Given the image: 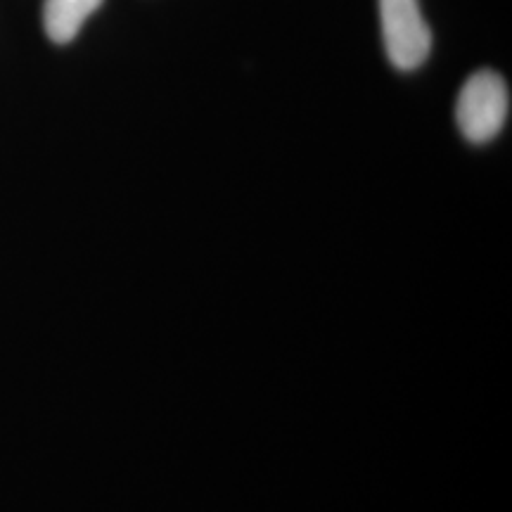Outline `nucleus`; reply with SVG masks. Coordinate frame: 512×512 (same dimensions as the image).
<instances>
[{
    "instance_id": "1",
    "label": "nucleus",
    "mask_w": 512,
    "mask_h": 512,
    "mask_svg": "<svg viewBox=\"0 0 512 512\" xmlns=\"http://www.w3.org/2000/svg\"><path fill=\"white\" fill-rule=\"evenodd\" d=\"M510 114V91L501 74L482 69L460 88L456 121L460 133L472 145H484L503 131Z\"/></svg>"
},
{
    "instance_id": "2",
    "label": "nucleus",
    "mask_w": 512,
    "mask_h": 512,
    "mask_svg": "<svg viewBox=\"0 0 512 512\" xmlns=\"http://www.w3.org/2000/svg\"><path fill=\"white\" fill-rule=\"evenodd\" d=\"M384 50L399 72H413L427 60L432 34L418 0H380Z\"/></svg>"
},
{
    "instance_id": "3",
    "label": "nucleus",
    "mask_w": 512,
    "mask_h": 512,
    "mask_svg": "<svg viewBox=\"0 0 512 512\" xmlns=\"http://www.w3.org/2000/svg\"><path fill=\"white\" fill-rule=\"evenodd\" d=\"M102 5V0H46L43 27L50 41L69 43L79 34L86 19Z\"/></svg>"
}]
</instances>
